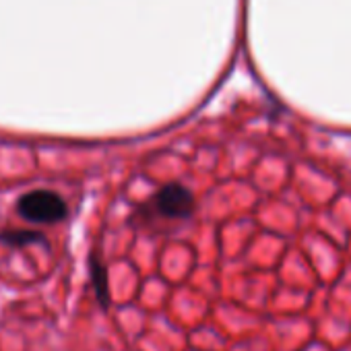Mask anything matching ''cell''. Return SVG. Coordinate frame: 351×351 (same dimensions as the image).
I'll list each match as a JSON object with an SVG mask.
<instances>
[{"instance_id": "1", "label": "cell", "mask_w": 351, "mask_h": 351, "mask_svg": "<svg viewBox=\"0 0 351 351\" xmlns=\"http://www.w3.org/2000/svg\"><path fill=\"white\" fill-rule=\"evenodd\" d=\"M17 213L32 223H60L69 217V205L56 191L36 189L19 197Z\"/></svg>"}, {"instance_id": "2", "label": "cell", "mask_w": 351, "mask_h": 351, "mask_svg": "<svg viewBox=\"0 0 351 351\" xmlns=\"http://www.w3.org/2000/svg\"><path fill=\"white\" fill-rule=\"evenodd\" d=\"M195 195L186 186L165 184L153 195L145 209H149L155 217L161 219H186L195 213Z\"/></svg>"}, {"instance_id": "3", "label": "cell", "mask_w": 351, "mask_h": 351, "mask_svg": "<svg viewBox=\"0 0 351 351\" xmlns=\"http://www.w3.org/2000/svg\"><path fill=\"white\" fill-rule=\"evenodd\" d=\"M0 244L9 248H25V246H46L48 238L36 230H0Z\"/></svg>"}, {"instance_id": "4", "label": "cell", "mask_w": 351, "mask_h": 351, "mask_svg": "<svg viewBox=\"0 0 351 351\" xmlns=\"http://www.w3.org/2000/svg\"><path fill=\"white\" fill-rule=\"evenodd\" d=\"M89 273H91V281H93V291L97 295V302L101 304V308L110 306V285H108V269L104 267V263L99 261V256L93 252L89 256Z\"/></svg>"}]
</instances>
